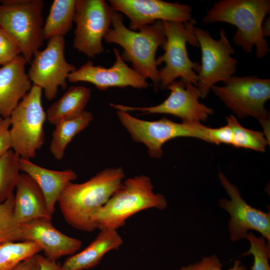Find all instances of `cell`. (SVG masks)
<instances>
[{"label":"cell","mask_w":270,"mask_h":270,"mask_svg":"<svg viewBox=\"0 0 270 270\" xmlns=\"http://www.w3.org/2000/svg\"><path fill=\"white\" fill-rule=\"evenodd\" d=\"M114 11L104 0H76L74 48L89 58L104 52L102 40L111 27Z\"/></svg>","instance_id":"11"},{"label":"cell","mask_w":270,"mask_h":270,"mask_svg":"<svg viewBox=\"0 0 270 270\" xmlns=\"http://www.w3.org/2000/svg\"><path fill=\"white\" fill-rule=\"evenodd\" d=\"M10 128L9 118H4L0 126V158L12 149Z\"/></svg>","instance_id":"33"},{"label":"cell","mask_w":270,"mask_h":270,"mask_svg":"<svg viewBox=\"0 0 270 270\" xmlns=\"http://www.w3.org/2000/svg\"><path fill=\"white\" fill-rule=\"evenodd\" d=\"M206 142L216 144H232V133L230 126H226L218 128H206Z\"/></svg>","instance_id":"32"},{"label":"cell","mask_w":270,"mask_h":270,"mask_svg":"<svg viewBox=\"0 0 270 270\" xmlns=\"http://www.w3.org/2000/svg\"><path fill=\"white\" fill-rule=\"evenodd\" d=\"M270 17L268 18L264 22V24H262V32L264 38L268 36H270Z\"/></svg>","instance_id":"36"},{"label":"cell","mask_w":270,"mask_h":270,"mask_svg":"<svg viewBox=\"0 0 270 270\" xmlns=\"http://www.w3.org/2000/svg\"><path fill=\"white\" fill-rule=\"evenodd\" d=\"M12 270H40L36 254L22 261Z\"/></svg>","instance_id":"35"},{"label":"cell","mask_w":270,"mask_h":270,"mask_svg":"<svg viewBox=\"0 0 270 270\" xmlns=\"http://www.w3.org/2000/svg\"><path fill=\"white\" fill-rule=\"evenodd\" d=\"M91 96V90L83 86L69 87L64 94L47 109L46 120L52 124L75 118L85 110Z\"/></svg>","instance_id":"22"},{"label":"cell","mask_w":270,"mask_h":270,"mask_svg":"<svg viewBox=\"0 0 270 270\" xmlns=\"http://www.w3.org/2000/svg\"><path fill=\"white\" fill-rule=\"evenodd\" d=\"M20 171L30 176L37 184L45 198L49 212L52 216L55 205L66 186L77 178L71 170H54L40 166L30 160L20 158Z\"/></svg>","instance_id":"19"},{"label":"cell","mask_w":270,"mask_h":270,"mask_svg":"<svg viewBox=\"0 0 270 270\" xmlns=\"http://www.w3.org/2000/svg\"><path fill=\"white\" fill-rule=\"evenodd\" d=\"M65 41L63 36L48 40L46 46L34 54L28 74L32 84L44 92L45 98H55L60 87L66 89L69 74L76 69L64 56Z\"/></svg>","instance_id":"12"},{"label":"cell","mask_w":270,"mask_h":270,"mask_svg":"<svg viewBox=\"0 0 270 270\" xmlns=\"http://www.w3.org/2000/svg\"><path fill=\"white\" fill-rule=\"evenodd\" d=\"M16 189L14 211L19 224L40 218L52 219L43 193L30 176L21 174Z\"/></svg>","instance_id":"20"},{"label":"cell","mask_w":270,"mask_h":270,"mask_svg":"<svg viewBox=\"0 0 270 270\" xmlns=\"http://www.w3.org/2000/svg\"><path fill=\"white\" fill-rule=\"evenodd\" d=\"M227 124L232 133V144L236 148H243L264 152L270 142L263 132L242 126L234 115L226 116Z\"/></svg>","instance_id":"27"},{"label":"cell","mask_w":270,"mask_h":270,"mask_svg":"<svg viewBox=\"0 0 270 270\" xmlns=\"http://www.w3.org/2000/svg\"><path fill=\"white\" fill-rule=\"evenodd\" d=\"M196 23L194 18L184 22H162L166 42L164 53L156 58L157 66L165 63L158 71L160 88H166L178 78L197 86L200 64L190 60L186 49L187 44L199 47L194 32Z\"/></svg>","instance_id":"5"},{"label":"cell","mask_w":270,"mask_h":270,"mask_svg":"<svg viewBox=\"0 0 270 270\" xmlns=\"http://www.w3.org/2000/svg\"><path fill=\"white\" fill-rule=\"evenodd\" d=\"M114 10L130 20L128 28L137 31L158 20L184 22L192 18L190 5L161 0H110Z\"/></svg>","instance_id":"15"},{"label":"cell","mask_w":270,"mask_h":270,"mask_svg":"<svg viewBox=\"0 0 270 270\" xmlns=\"http://www.w3.org/2000/svg\"><path fill=\"white\" fill-rule=\"evenodd\" d=\"M22 54L18 44L6 32L0 28V66L5 65Z\"/></svg>","instance_id":"30"},{"label":"cell","mask_w":270,"mask_h":270,"mask_svg":"<svg viewBox=\"0 0 270 270\" xmlns=\"http://www.w3.org/2000/svg\"><path fill=\"white\" fill-rule=\"evenodd\" d=\"M270 10V0H220L206 12L202 22L235 26L238 30L232 39L234 44L246 52L254 46L256 57L262 58L270 52L262 32L264 18Z\"/></svg>","instance_id":"3"},{"label":"cell","mask_w":270,"mask_h":270,"mask_svg":"<svg viewBox=\"0 0 270 270\" xmlns=\"http://www.w3.org/2000/svg\"><path fill=\"white\" fill-rule=\"evenodd\" d=\"M124 176L122 168H112L85 182L68 183L58 201L65 220L77 230H94L96 228L92 217L120 187Z\"/></svg>","instance_id":"1"},{"label":"cell","mask_w":270,"mask_h":270,"mask_svg":"<svg viewBox=\"0 0 270 270\" xmlns=\"http://www.w3.org/2000/svg\"><path fill=\"white\" fill-rule=\"evenodd\" d=\"M76 0H54L44 22V40L54 36H64L72 28Z\"/></svg>","instance_id":"24"},{"label":"cell","mask_w":270,"mask_h":270,"mask_svg":"<svg viewBox=\"0 0 270 270\" xmlns=\"http://www.w3.org/2000/svg\"><path fill=\"white\" fill-rule=\"evenodd\" d=\"M218 177L230 200L220 199V208L230 214L228 230L230 240L235 242L245 238L249 230H256L270 242V214L256 209L247 204L240 196L238 188L232 184L221 172Z\"/></svg>","instance_id":"14"},{"label":"cell","mask_w":270,"mask_h":270,"mask_svg":"<svg viewBox=\"0 0 270 270\" xmlns=\"http://www.w3.org/2000/svg\"><path fill=\"white\" fill-rule=\"evenodd\" d=\"M194 32L202 52L196 86L200 98H204L216 83L224 82L234 76L238 62L232 56L234 50L224 29L220 30L218 40L201 28L195 26Z\"/></svg>","instance_id":"10"},{"label":"cell","mask_w":270,"mask_h":270,"mask_svg":"<svg viewBox=\"0 0 270 270\" xmlns=\"http://www.w3.org/2000/svg\"><path fill=\"white\" fill-rule=\"evenodd\" d=\"M14 194L0 204V243L21 240L20 224L14 211Z\"/></svg>","instance_id":"28"},{"label":"cell","mask_w":270,"mask_h":270,"mask_svg":"<svg viewBox=\"0 0 270 270\" xmlns=\"http://www.w3.org/2000/svg\"><path fill=\"white\" fill-rule=\"evenodd\" d=\"M246 238L249 240L250 246L243 255L253 256L254 262L251 270H270L268 262L270 246L269 244L266 243V238L263 236L256 237L252 232L248 233Z\"/></svg>","instance_id":"29"},{"label":"cell","mask_w":270,"mask_h":270,"mask_svg":"<svg viewBox=\"0 0 270 270\" xmlns=\"http://www.w3.org/2000/svg\"><path fill=\"white\" fill-rule=\"evenodd\" d=\"M21 241L36 244L47 258L56 260L64 256H72L79 250L82 242L57 230L51 220L40 218L20 224Z\"/></svg>","instance_id":"17"},{"label":"cell","mask_w":270,"mask_h":270,"mask_svg":"<svg viewBox=\"0 0 270 270\" xmlns=\"http://www.w3.org/2000/svg\"><path fill=\"white\" fill-rule=\"evenodd\" d=\"M223 82L224 86L214 85L211 90L238 118L258 120L270 142V115L264 104L270 98V79L234 76Z\"/></svg>","instance_id":"7"},{"label":"cell","mask_w":270,"mask_h":270,"mask_svg":"<svg viewBox=\"0 0 270 270\" xmlns=\"http://www.w3.org/2000/svg\"><path fill=\"white\" fill-rule=\"evenodd\" d=\"M107 43L118 44L124 49L121 56L132 63V68L152 82L154 91L160 88V78L156 55L158 48L166 42L162 22L158 20L138 31L130 30L124 24L122 16L114 11L111 27L104 38Z\"/></svg>","instance_id":"2"},{"label":"cell","mask_w":270,"mask_h":270,"mask_svg":"<svg viewBox=\"0 0 270 270\" xmlns=\"http://www.w3.org/2000/svg\"><path fill=\"white\" fill-rule=\"evenodd\" d=\"M44 4L43 0H0V28L16 42L28 63L44 40Z\"/></svg>","instance_id":"6"},{"label":"cell","mask_w":270,"mask_h":270,"mask_svg":"<svg viewBox=\"0 0 270 270\" xmlns=\"http://www.w3.org/2000/svg\"><path fill=\"white\" fill-rule=\"evenodd\" d=\"M170 90L168 96L160 104L150 106L138 107L110 103L117 110L126 112L140 111L142 114H163L181 118L182 122L205 121L213 114L211 108L198 101L200 98L197 86L182 79L175 80L166 88Z\"/></svg>","instance_id":"13"},{"label":"cell","mask_w":270,"mask_h":270,"mask_svg":"<svg viewBox=\"0 0 270 270\" xmlns=\"http://www.w3.org/2000/svg\"><path fill=\"white\" fill-rule=\"evenodd\" d=\"M116 114L134 141L144 144L149 156L152 158H160L164 153L163 145L178 137H192L206 140V126L200 122L178 123L166 117L154 121L145 120L121 110H117Z\"/></svg>","instance_id":"9"},{"label":"cell","mask_w":270,"mask_h":270,"mask_svg":"<svg viewBox=\"0 0 270 270\" xmlns=\"http://www.w3.org/2000/svg\"><path fill=\"white\" fill-rule=\"evenodd\" d=\"M36 257L40 264V270H62V266L56 260L38 254H36Z\"/></svg>","instance_id":"34"},{"label":"cell","mask_w":270,"mask_h":270,"mask_svg":"<svg viewBox=\"0 0 270 270\" xmlns=\"http://www.w3.org/2000/svg\"><path fill=\"white\" fill-rule=\"evenodd\" d=\"M42 90L32 84L9 117L12 150L20 158H35L44 142L46 112L42 102Z\"/></svg>","instance_id":"8"},{"label":"cell","mask_w":270,"mask_h":270,"mask_svg":"<svg viewBox=\"0 0 270 270\" xmlns=\"http://www.w3.org/2000/svg\"><path fill=\"white\" fill-rule=\"evenodd\" d=\"M93 120L92 114L84 110L79 116L62 120L55 124L50 150L56 159L62 160L68 145L73 138L86 128Z\"/></svg>","instance_id":"23"},{"label":"cell","mask_w":270,"mask_h":270,"mask_svg":"<svg viewBox=\"0 0 270 270\" xmlns=\"http://www.w3.org/2000/svg\"><path fill=\"white\" fill-rule=\"evenodd\" d=\"M123 240L116 230H100L94 240L84 249L68 258L61 266L62 270H86L96 266L104 256L118 249Z\"/></svg>","instance_id":"21"},{"label":"cell","mask_w":270,"mask_h":270,"mask_svg":"<svg viewBox=\"0 0 270 270\" xmlns=\"http://www.w3.org/2000/svg\"><path fill=\"white\" fill-rule=\"evenodd\" d=\"M4 118H2V117L0 116V126L2 122V121L3 120Z\"/></svg>","instance_id":"37"},{"label":"cell","mask_w":270,"mask_h":270,"mask_svg":"<svg viewBox=\"0 0 270 270\" xmlns=\"http://www.w3.org/2000/svg\"><path fill=\"white\" fill-rule=\"evenodd\" d=\"M223 264L216 255L204 257L200 260L186 266H182L179 270H223ZM228 270H247L241 262L236 260L233 266Z\"/></svg>","instance_id":"31"},{"label":"cell","mask_w":270,"mask_h":270,"mask_svg":"<svg viewBox=\"0 0 270 270\" xmlns=\"http://www.w3.org/2000/svg\"><path fill=\"white\" fill-rule=\"evenodd\" d=\"M20 156L12 149L0 158V204L13 193L20 176Z\"/></svg>","instance_id":"26"},{"label":"cell","mask_w":270,"mask_h":270,"mask_svg":"<svg viewBox=\"0 0 270 270\" xmlns=\"http://www.w3.org/2000/svg\"><path fill=\"white\" fill-rule=\"evenodd\" d=\"M167 206L165 197L154 193L150 178L146 175L126 179L106 204L94 216L92 221L100 230H117L134 214L144 210H164Z\"/></svg>","instance_id":"4"},{"label":"cell","mask_w":270,"mask_h":270,"mask_svg":"<svg viewBox=\"0 0 270 270\" xmlns=\"http://www.w3.org/2000/svg\"><path fill=\"white\" fill-rule=\"evenodd\" d=\"M27 63L20 54L0 68V116L4 118L10 117L32 87L26 71Z\"/></svg>","instance_id":"18"},{"label":"cell","mask_w":270,"mask_h":270,"mask_svg":"<svg viewBox=\"0 0 270 270\" xmlns=\"http://www.w3.org/2000/svg\"><path fill=\"white\" fill-rule=\"evenodd\" d=\"M113 51L116 60L110 67L96 66L88 60L72 72L69 74L68 80L72 83L89 82L100 90L116 87L148 88L150 84L146 78L126 64L118 48H114Z\"/></svg>","instance_id":"16"},{"label":"cell","mask_w":270,"mask_h":270,"mask_svg":"<svg viewBox=\"0 0 270 270\" xmlns=\"http://www.w3.org/2000/svg\"><path fill=\"white\" fill-rule=\"evenodd\" d=\"M40 251L41 248L30 241L0 243V270H12L22 261Z\"/></svg>","instance_id":"25"}]
</instances>
